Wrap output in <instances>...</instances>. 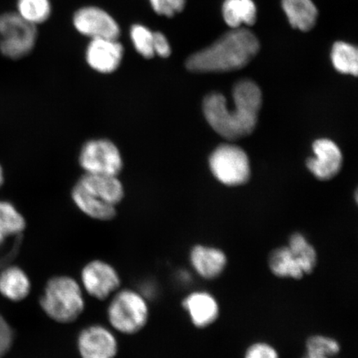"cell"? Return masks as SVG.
Returning a JSON list of instances; mask_svg holds the SVG:
<instances>
[{"instance_id":"1","label":"cell","mask_w":358,"mask_h":358,"mask_svg":"<svg viewBox=\"0 0 358 358\" xmlns=\"http://www.w3.org/2000/svg\"><path fill=\"white\" fill-rule=\"evenodd\" d=\"M235 109H228L220 93L206 96L203 109L206 120L218 134L234 141L248 136L256 128L262 104L261 89L252 80H241L234 89Z\"/></svg>"},{"instance_id":"2","label":"cell","mask_w":358,"mask_h":358,"mask_svg":"<svg viewBox=\"0 0 358 358\" xmlns=\"http://www.w3.org/2000/svg\"><path fill=\"white\" fill-rule=\"evenodd\" d=\"M259 40L252 31L234 29L186 62L192 73H225L243 69L257 55Z\"/></svg>"},{"instance_id":"3","label":"cell","mask_w":358,"mask_h":358,"mask_svg":"<svg viewBox=\"0 0 358 358\" xmlns=\"http://www.w3.org/2000/svg\"><path fill=\"white\" fill-rule=\"evenodd\" d=\"M39 303L49 319L62 324L78 320L86 306L82 285L69 275H56L49 279Z\"/></svg>"},{"instance_id":"4","label":"cell","mask_w":358,"mask_h":358,"mask_svg":"<svg viewBox=\"0 0 358 358\" xmlns=\"http://www.w3.org/2000/svg\"><path fill=\"white\" fill-rule=\"evenodd\" d=\"M149 316V306L145 296L133 289L116 291L107 308V319L110 326L125 335L141 332Z\"/></svg>"},{"instance_id":"5","label":"cell","mask_w":358,"mask_h":358,"mask_svg":"<svg viewBox=\"0 0 358 358\" xmlns=\"http://www.w3.org/2000/svg\"><path fill=\"white\" fill-rule=\"evenodd\" d=\"M37 38L36 26L22 20L17 13L0 15V52L4 57L17 60L29 55Z\"/></svg>"},{"instance_id":"6","label":"cell","mask_w":358,"mask_h":358,"mask_svg":"<svg viewBox=\"0 0 358 358\" xmlns=\"http://www.w3.org/2000/svg\"><path fill=\"white\" fill-rule=\"evenodd\" d=\"M210 169L217 180L228 186L243 185L250 176L248 155L234 145H219L209 159Z\"/></svg>"},{"instance_id":"7","label":"cell","mask_w":358,"mask_h":358,"mask_svg":"<svg viewBox=\"0 0 358 358\" xmlns=\"http://www.w3.org/2000/svg\"><path fill=\"white\" fill-rule=\"evenodd\" d=\"M79 164L85 173L118 176L124 166L119 148L107 138L89 141L80 150Z\"/></svg>"},{"instance_id":"8","label":"cell","mask_w":358,"mask_h":358,"mask_svg":"<svg viewBox=\"0 0 358 358\" xmlns=\"http://www.w3.org/2000/svg\"><path fill=\"white\" fill-rule=\"evenodd\" d=\"M80 283L83 290L98 301H105L118 291L122 280L110 264L94 259L83 268Z\"/></svg>"},{"instance_id":"9","label":"cell","mask_w":358,"mask_h":358,"mask_svg":"<svg viewBox=\"0 0 358 358\" xmlns=\"http://www.w3.org/2000/svg\"><path fill=\"white\" fill-rule=\"evenodd\" d=\"M74 28L80 34L93 38L118 39L120 27L109 13L96 6H86L76 11Z\"/></svg>"},{"instance_id":"10","label":"cell","mask_w":358,"mask_h":358,"mask_svg":"<svg viewBox=\"0 0 358 358\" xmlns=\"http://www.w3.org/2000/svg\"><path fill=\"white\" fill-rule=\"evenodd\" d=\"M77 345L82 358H115L119 351L115 334L101 324L90 325L80 331Z\"/></svg>"},{"instance_id":"11","label":"cell","mask_w":358,"mask_h":358,"mask_svg":"<svg viewBox=\"0 0 358 358\" xmlns=\"http://www.w3.org/2000/svg\"><path fill=\"white\" fill-rule=\"evenodd\" d=\"M123 57V45L118 39L93 38L86 49L88 66L101 74L115 73L122 64Z\"/></svg>"},{"instance_id":"12","label":"cell","mask_w":358,"mask_h":358,"mask_svg":"<svg viewBox=\"0 0 358 358\" xmlns=\"http://www.w3.org/2000/svg\"><path fill=\"white\" fill-rule=\"evenodd\" d=\"M313 150L316 157L307 160V167L313 176L320 180H329L337 176L343 163L338 145L328 138H321L313 143Z\"/></svg>"},{"instance_id":"13","label":"cell","mask_w":358,"mask_h":358,"mask_svg":"<svg viewBox=\"0 0 358 358\" xmlns=\"http://www.w3.org/2000/svg\"><path fill=\"white\" fill-rule=\"evenodd\" d=\"M78 183L90 194L115 207L124 199V186L118 176L85 173Z\"/></svg>"},{"instance_id":"14","label":"cell","mask_w":358,"mask_h":358,"mask_svg":"<svg viewBox=\"0 0 358 358\" xmlns=\"http://www.w3.org/2000/svg\"><path fill=\"white\" fill-rule=\"evenodd\" d=\"M182 307L196 328H206L214 323L219 316V306L211 294L196 291L183 299Z\"/></svg>"},{"instance_id":"15","label":"cell","mask_w":358,"mask_h":358,"mask_svg":"<svg viewBox=\"0 0 358 358\" xmlns=\"http://www.w3.org/2000/svg\"><path fill=\"white\" fill-rule=\"evenodd\" d=\"M190 262L194 270L201 278H217L225 270L227 263L226 254L212 246L196 245L190 252Z\"/></svg>"},{"instance_id":"16","label":"cell","mask_w":358,"mask_h":358,"mask_svg":"<svg viewBox=\"0 0 358 358\" xmlns=\"http://www.w3.org/2000/svg\"><path fill=\"white\" fill-rule=\"evenodd\" d=\"M71 198L80 212L95 220L107 222L116 216L115 206L110 205L90 194L78 183L71 191Z\"/></svg>"},{"instance_id":"17","label":"cell","mask_w":358,"mask_h":358,"mask_svg":"<svg viewBox=\"0 0 358 358\" xmlns=\"http://www.w3.org/2000/svg\"><path fill=\"white\" fill-rule=\"evenodd\" d=\"M282 8L294 29L307 32L315 27L319 12L312 0H282Z\"/></svg>"},{"instance_id":"18","label":"cell","mask_w":358,"mask_h":358,"mask_svg":"<svg viewBox=\"0 0 358 358\" xmlns=\"http://www.w3.org/2000/svg\"><path fill=\"white\" fill-rule=\"evenodd\" d=\"M30 290L29 276L20 267L6 268L0 274V293L10 301H22L28 297Z\"/></svg>"},{"instance_id":"19","label":"cell","mask_w":358,"mask_h":358,"mask_svg":"<svg viewBox=\"0 0 358 358\" xmlns=\"http://www.w3.org/2000/svg\"><path fill=\"white\" fill-rule=\"evenodd\" d=\"M268 266L273 274L280 278L299 280L306 275L301 263L288 246L273 250L268 258Z\"/></svg>"},{"instance_id":"20","label":"cell","mask_w":358,"mask_h":358,"mask_svg":"<svg viewBox=\"0 0 358 358\" xmlns=\"http://www.w3.org/2000/svg\"><path fill=\"white\" fill-rule=\"evenodd\" d=\"M257 6L253 0H225L222 6L224 21L232 29L243 24L253 25L257 21Z\"/></svg>"},{"instance_id":"21","label":"cell","mask_w":358,"mask_h":358,"mask_svg":"<svg viewBox=\"0 0 358 358\" xmlns=\"http://www.w3.org/2000/svg\"><path fill=\"white\" fill-rule=\"evenodd\" d=\"M25 228V219L15 206L0 201V246L10 237L21 236Z\"/></svg>"},{"instance_id":"22","label":"cell","mask_w":358,"mask_h":358,"mask_svg":"<svg viewBox=\"0 0 358 358\" xmlns=\"http://www.w3.org/2000/svg\"><path fill=\"white\" fill-rule=\"evenodd\" d=\"M331 59L335 69L343 74L357 77L358 73V52L350 43L339 41L334 44Z\"/></svg>"},{"instance_id":"23","label":"cell","mask_w":358,"mask_h":358,"mask_svg":"<svg viewBox=\"0 0 358 358\" xmlns=\"http://www.w3.org/2000/svg\"><path fill=\"white\" fill-rule=\"evenodd\" d=\"M17 10L22 20L36 26L50 17L52 3L50 0H17Z\"/></svg>"},{"instance_id":"24","label":"cell","mask_w":358,"mask_h":358,"mask_svg":"<svg viewBox=\"0 0 358 358\" xmlns=\"http://www.w3.org/2000/svg\"><path fill=\"white\" fill-rule=\"evenodd\" d=\"M301 263L306 275L310 274L317 265V253L313 246L301 234L291 236L287 245Z\"/></svg>"},{"instance_id":"25","label":"cell","mask_w":358,"mask_h":358,"mask_svg":"<svg viewBox=\"0 0 358 358\" xmlns=\"http://www.w3.org/2000/svg\"><path fill=\"white\" fill-rule=\"evenodd\" d=\"M129 37L136 52L146 59L154 57V32L145 25L134 24L129 30Z\"/></svg>"},{"instance_id":"26","label":"cell","mask_w":358,"mask_h":358,"mask_svg":"<svg viewBox=\"0 0 358 358\" xmlns=\"http://www.w3.org/2000/svg\"><path fill=\"white\" fill-rule=\"evenodd\" d=\"M306 355L333 357L340 352V345L335 339L326 336H312L306 342Z\"/></svg>"},{"instance_id":"27","label":"cell","mask_w":358,"mask_h":358,"mask_svg":"<svg viewBox=\"0 0 358 358\" xmlns=\"http://www.w3.org/2000/svg\"><path fill=\"white\" fill-rule=\"evenodd\" d=\"M157 15L172 17L185 10L186 0H149Z\"/></svg>"},{"instance_id":"28","label":"cell","mask_w":358,"mask_h":358,"mask_svg":"<svg viewBox=\"0 0 358 358\" xmlns=\"http://www.w3.org/2000/svg\"><path fill=\"white\" fill-rule=\"evenodd\" d=\"M245 358H280L278 352L270 344L257 343L245 352Z\"/></svg>"},{"instance_id":"29","label":"cell","mask_w":358,"mask_h":358,"mask_svg":"<svg viewBox=\"0 0 358 358\" xmlns=\"http://www.w3.org/2000/svg\"><path fill=\"white\" fill-rule=\"evenodd\" d=\"M13 342V332L10 324L0 315V358L10 351Z\"/></svg>"},{"instance_id":"30","label":"cell","mask_w":358,"mask_h":358,"mask_svg":"<svg viewBox=\"0 0 358 358\" xmlns=\"http://www.w3.org/2000/svg\"><path fill=\"white\" fill-rule=\"evenodd\" d=\"M154 52L155 55L167 58L171 55V46L166 36L160 32H154Z\"/></svg>"},{"instance_id":"31","label":"cell","mask_w":358,"mask_h":358,"mask_svg":"<svg viewBox=\"0 0 358 358\" xmlns=\"http://www.w3.org/2000/svg\"><path fill=\"white\" fill-rule=\"evenodd\" d=\"M3 172L1 167V165H0V187L3 185Z\"/></svg>"},{"instance_id":"32","label":"cell","mask_w":358,"mask_h":358,"mask_svg":"<svg viewBox=\"0 0 358 358\" xmlns=\"http://www.w3.org/2000/svg\"><path fill=\"white\" fill-rule=\"evenodd\" d=\"M303 358H332L329 357H320V356H312L306 355Z\"/></svg>"}]
</instances>
